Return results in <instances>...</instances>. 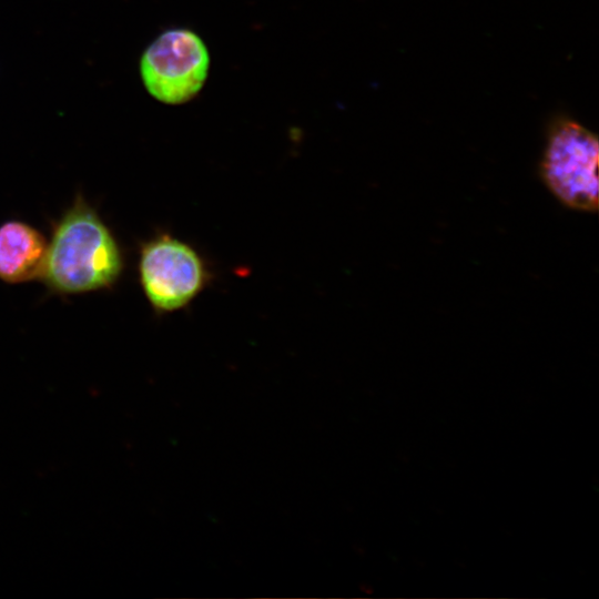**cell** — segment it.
<instances>
[{
    "instance_id": "6da1fadb",
    "label": "cell",
    "mask_w": 599,
    "mask_h": 599,
    "mask_svg": "<svg viewBox=\"0 0 599 599\" xmlns=\"http://www.w3.org/2000/svg\"><path fill=\"white\" fill-rule=\"evenodd\" d=\"M123 263L110 229L78 195L53 227L41 280L59 294L98 291L119 280Z\"/></svg>"
},
{
    "instance_id": "7a4b0ae2",
    "label": "cell",
    "mask_w": 599,
    "mask_h": 599,
    "mask_svg": "<svg viewBox=\"0 0 599 599\" xmlns=\"http://www.w3.org/2000/svg\"><path fill=\"white\" fill-rule=\"evenodd\" d=\"M138 271L142 291L158 314L187 307L213 278L200 251L166 232L142 243Z\"/></svg>"
},
{
    "instance_id": "3957f363",
    "label": "cell",
    "mask_w": 599,
    "mask_h": 599,
    "mask_svg": "<svg viewBox=\"0 0 599 599\" xmlns=\"http://www.w3.org/2000/svg\"><path fill=\"white\" fill-rule=\"evenodd\" d=\"M598 159L597 136L576 121L560 120L548 133L540 174L547 189L565 206L596 212Z\"/></svg>"
},
{
    "instance_id": "277c9868",
    "label": "cell",
    "mask_w": 599,
    "mask_h": 599,
    "mask_svg": "<svg viewBox=\"0 0 599 599\" xmlns=\"http://www.w3.org/2000/svg\"><path fill=\"white\" fill-rule=\"evenodd\" d=\"M210 57L202 39L187 29L161 33L143 52L141 78L148 92L166 104L193 99L207 78Z\"/></svg>"
},
{
    "instance_id": "5b68a950",
    "label": "cell",
    "mask_w": 599,
    "mask_h": 599,
    "mask_svg": "<svg viewBox=\"0 0 599 599\" xmlns=\"http://www.w3.org/2000/svg\"><path fill=\"white\" fill-rule=\"evenodd\" d=\"M47 242L33 226L21 221L0 225V280L17 284L41 278Z\"/></svg>"
}]
</instances>
